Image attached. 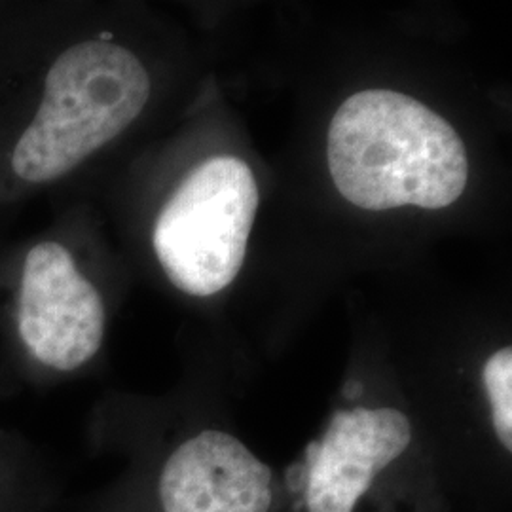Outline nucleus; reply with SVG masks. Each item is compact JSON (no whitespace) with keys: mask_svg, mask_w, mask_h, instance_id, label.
<instances>
[{"mask_svg":"<svg viewBox=\"0 0 512 512\" xmlns=\"http://www.w3.org/2000/svg\"><path fill=\"white\" fill-rule=\"evenodd\" d=\"M327 154L338 192L368 211L442 209L469 179L458 131L418 99L389 90L344 101L330 122Z\"/></svg>","mask_w":512,"mask_h":512,"instance_id":"nucleus-1","label":"nucleus"},{"mask_svg":"<svg viewBox=\"0 0 512 512\" xmlns=\"http://www.w3.org/2000/svg\"><path fill=\"white\" fill-rule=\"evenodd\" d=\"M150 97V76L137 55L109 40L65 50L44 80L35 120L12 154L16 175L50 183L128 129Z\"/></svg>","mask_w":512,"mask_h":512,"instance_id":"nucleus-2","label":"nucleus"},{"mask_svg":"<svg viewBox=\"0 0 512 512\" xmlns=\"http://www.w3.org/2000/svg\"><path fill=\"white\" fill-rule=\"evenodd\" d=\"M281 484L236 435L200 429L139 448L124 476L84 512H274Z\"/></svg>","mask_w":512,"mask_h":512,"instance_id":"nucleus-3","label":"nucleus"},{"mask_svg":"<svg viewBox=\"0 0 512 512\" xmlns=\"http://www.w3.org/2000/svg\"><path fill=\"white\" fill-rule=\"evenodd\" d=\"M258 203L255 175L236 156H215L190 171L152 234L169 281L194 296L226 289L243 266Z\"/></svg>","mask_w":512,"mask_h":512,"instance_id":"nucleus-4","label":"nucleus"},{"mask_svg":"<svg viewBox=\"0 0 512 512\" xmlns=\"http://www.w3.org/2000/svg\"><path fill=\"white\" fill-rule=\"evenodd\" d=\"M414 450L410 418L391 406L336 410L306 448L298 492L304 512L374 511Z\"/></svg>","mask_w":512,"mask_h":512,"instance_id":"nucleus-5","label":"nucleus"},{"mask_svg":"<svg viewBox=\"0 0 512 512\" xmlns=\"http://www.w3.org/2000/svg\"><path fill=\"white\" fill-rule=\"evenodd\" d=\"M105 332V304L71 253L55 241L35 245L23 264L16 310L27 363L44 374H73L99 355Z\"/></svg>","mask_w":512,"mask_h":512,"instance_id":"nucleus-6","label":"nucleus"},{"mask_svg":"<svg viewBox=\"0 0 512 512\" xmlns=\"http://www.w3.org/2000/svg\"><path fill=\"white\" fill-rule=\"evenodd\" d=\"M61 497L57 465L29 442L0 433V512H54Z\"/></svg>","mask_w":512,"mask_h":512,"instance_id":"nucleus-7","label":"nucleus"},{"mask_svg":"<svg viewBox=\"0 0 512 512\" xmlns=\"http://www.w3.org/2000/svg\"><path fill=\"white\" fill-rule=\"evenodd\" d=\"M482 385L490 406L495 440L512 454V348L497 349L482 366Z\"/></svg>","mask_w":512,"mask_h":512,"instance_id":"nucleus-8","label":"nucleus"}]
</instances>
